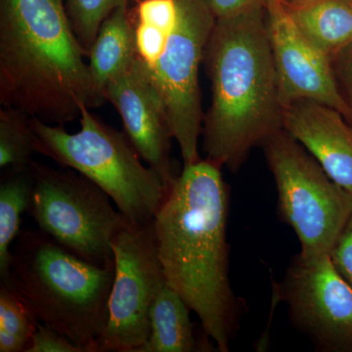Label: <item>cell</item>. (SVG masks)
<instances>
[{
	"label": "cell",
	"mask_w": 352,
	"mask_h": 352,
	"mask_svg": "<svg viewBox=\"0 0 352 352\" xmlns=\"http://www.w3.org/2000/svg\"><path fill=\"white\" fill-rule=\"evenodd\" d=\"M229 203L221 168L200 160L184 164L153 220L166 284L195 312L220 352L230 349L243 312L229 278Z\"/></svg>",
	"instance_id": "obj_1"
},
{
	"label": "cell",
	"mask_w": 352,
	"mask_h": 352,
	"mask_svg": "<svg viewBox=\"0 0 352 352\" xmlns=\"http://www.w3.org/2000/svg\"><path fill=\"white\" fill-rule=\"evenodd\" d=\"M64 0H0V103L50 124L107 99L85 62Z\"/></svg>",
	"instance_id": "obj_2"
},
{
	"label": "cell",
	"mask_w": 352,
	"mask_h": 352,
	"mask_svg": "<svg viewBox=\"0 0 352 352\" xmlns=\"http://www.w3.org/2000/svg\"><path fill=\"white\" fill-rule=\"evenodd\" d=\"M204 62L212 85L204 151L219 168L237 170L254 146L283 129L266 7L217 19Z\"/></svg>",
	"instance_id": "obj_3"
},
{
	"label": "cell",
	"mask_w": 352,
	"mask_h": 352,
	"mask_svg": "<svg viewBox=\"0 0 352 352\" xmlns=\"http://www.w3.org/2000/svg\"><path fill=\"white\" fill-rule=\"evenodd\" d=\"M115 263L99 266L72 254L41 231H21L11 248L8 282L39 323L83 352H99L109 316Z\"/></svg>",
	"instance_id": "obj_4"
},
{
	"label": "cell",
	"mask_w": 352,
	"mask_h": 352,
	"mask_svg": "<svg viewBox=\"0 0 352 352\" xmlns=\"http://www.w3.org/2000/svg\"><path fill=\"white\" fill-rule=\"evenodd\" d=\"M80 131L69 133L31 117L38 154L61 168L87 176L112 199L116 208L132 223H149L168 196L161 176L145 166L126 134L102 122L83 107Z\"/></svg>",
	"instance_id": "obj_5"
},
{
	"label": "cell",
	"mask_w": 352,
	"mask_h": 352,
	"mask_svg": "<svg viewBox=\"0 0 352 352\" xmlns=\"http://www.w3.org/2000/svg\"><path fill=\"white\" fill-rule=\"evenodd\" d=\"M276 183L280 217L292 227L303 256L330 254L352 212V194L284 129L263 142Z\"/></svg>",
	"instance_id": "obj_6"
},
{
	"label": "cell",
	"mask_w": 352,
	"mask_h": 352,
	"mask_svg": "<svg viewBox=\"0 0 352 352\" xmlns=\"http://www.w3.org/2000/svg\"><path fill=\"white\" fill-rule=\"evenodd\" d=\"M31 168L34 188L27 214L38 230L88 263H115L113 239L127 219L108 194L72 168H53L34 160Z\"/></svg>",
	"instance_id": "obj_7"
},
{
	"label": "cell",
	"mask_w": 352,
	"mask_h": 352,
	"mask_svg": "<svg viewBox=\"0 0 352 352\" xmlns=\"http://www.w3.org/2000/svg\"><path fill=\"white\" fill-rule=\"evenodd\" d=\"M177 19L166 50L148 67L164 102L173 138L184 164L200 161L199 138L205 115L201 111L199 69L215 21L205 0H176Z\"/></svg>",
	"instance_id": "obj_8"
},
{
	"label": "cell",
	"mask_w": 352,
	"mask_h": 352,
	"mask_svg": "<svg viewBox=\"0 0 352 352\" xmlns=\"http://www.w3.org/2000/svg\"><path fill=\"white\" fill-rule=\"evenodd\" d=\"M115 279L99 352H138L151 332L150 312L166 284L153 221L126 220L112 242Z\"/></svg>",
	"instance_id": "obj_9"
},
{
	"label": "cell",
	"mask_w": 352,
	"mask_h": 352,
	"mask_svg": "<svg viewBox=\"0 0 352 352\" xmlns=\"http://www.w3.org/2000/svg\"><path fill=\"white\" fill-rule=\"evenodd\" d=\"M278 289L294 325L319 351L352 352V288L330 254H298Z\"/></svg>",
	"instance_id": "obj_10"
},
{
	"label": "cell",
	"mask_w": 352,
	"mask_h": 352,
	"mask_svg": "<svg viewBox=\"0 0 352 352\" xmlns=\"http://www.w3.org/2000/svg\"><path fill=\"white\" fill-rule=\"evenodd\" d=\"M266 22L283 108L303 99L320 102L351 122L352 109L340 91L332 60L303 36L279 0L268 2Z\"/></svg>",
	"instance_id": "obj_11"
},
{
	"label": "cell",
	"mask_w": 352,
	"mask_h": 352,
	"mask_svg": "<svg viewBox=\"0 0 352 352\" xmlns=\"http://www.w3.org/2000/svg\"><path fill=\"white\" fill-rule=\"evenodd\" d=\"M105 95L119 112L127 138L139 156L170 190L178 176L170 157L173 132L149 69L138 55L124 74L109 82Z\"/></svg>",
	"instance_id": "obj_12"
},
{
	"label": "cell",
	"mask_w": 352,
	"mask_h": 352,
	"mask_svg": "<svg viewBox=\"0 0 352 352\" xmlns=\"http://www.w3.org/2000/svg\"><path fill=\"white\" fill-rule=\"evenodd\" d=\"M283 129L352 194V126L342 113L320 102L295 101L284 108Z\"/></svg>",
	"instance_id": "obj_13"
},
{
	"label": "cell",
	"mask_w": 352,
	"mask_h": 352,
	"mask_svg": "<svg viewBox=\"0 0 352 352\" xmlns=\"http://www.w3.org/2000/svg\"><path fill=\"white\" fill-rule=\"evenodd\" d=\"M129 3V0H122L104 21L88 53L92 78L105 97L109 82L124 74L136 58L134 25Z\"/></svg>",
	"instance_id": "obj_14"
},
{
	"label": "cell",
	"mask_w": 352,
	"mask_h": 352,
	"mask_svg": "<svg viewBox=\"0 0 352 352\" xmlns=\"http://www.w3.org/2000/svg\"><path fill=\"white\" fill-rule=\"evenodd\" d=\"M286 9L303 36L332 61L352 43V0H316Z\"/></svg>",
	"instance_id": "obj_15"
},
{
	"label": "cell",
	"mask_w": 352,
	"mask_h": 352,
	"mask_svg": "<svg viewBox=\"0 0 352 352\" xmlns=\"http://www.w3.org/2000/svg\"><path fill=\"white\" fill-rule=\"evenodd\" d=\"M191 311L187 303L168 284L160 289L150 312L151 332L138 352L198 351Z\"/></svg>",
	"instance_id": "obj_16"
},
{
	"label": "cell",
	"mask_w": 352,
	"mask_h": 352,
	"mask_svg": "<svg viewBox=\"0 0 352 352\" xmlns=\"http://www.w3.org/2000/svg\"><path fill=\"white\" fill-rule=\"evenodd\" d=\"M32 188L31 164L6 168L0 178V279L8 276L11 248L20 235L22 215L31 205Z\"/></svg>",
	"instance_id": "obj_17"
},
{
	"label": "cell",
	"mask_w": 352,
	"mask_h": 352,
	"mask_svg": "<svg viewBox=\"0 0 352 352\" xmlns=\"http://www.w3.org/2000/svg\"><path fill=\"white\" fill-rule=\"evenodd\" d=\"M134 25L136 55L148 67L156 63L177 19L176 0H136Z\"/></svg>",
	"instance_id": "obj_18"
},
{
	"label": "cell",
	"mask_w": 352,
	"mask_h": 352,
	"mask_svg": "<svg viewBox=\"0 0 352 352\" xmlns=\"http://www.w3.org/2000/svg\"><path fill=\"white\" fill-rule=\"evenodd\" d=\"M38 324L12 285L0 280V352H27Z\"/></svg>",
	"instance_id": "obj_19"
},
{
	"label": "cell",
	"mask_w": 352,
	"mask_h": 352,
	"mask_svg": "<svg viewBox=\"0 0 352 352\" xmlns=\"http://www.w3.org/2000/svg\"><path fill=\"white\" fill-rule=\"evenodd\" d=\"M38 154L36 138L31 117L18 109L0 111V168L29 166L32 156Z\"/></svg>",
	"instance_id": "obj_20"
},
{
	"label": "cell",
	"mask_w": 352,
	"mask_h": 352,
	"mask_svg": "<svg viewBox=\"0 0 352 352\" xmlns=\"http://www.w3.org/2000/svg\"><path fill=\"white\" fill-rule=\"evenodd\" d=\"M122 0H65L72 29L85 50L89 53L102 24Z\"/></svg>",
	"instance_id": "obj_21"
},
{
	"label": "cell",
	"mask_w": 352,
	"mask_h": 352,
	"mask_svg": "<svg viewBox=\"0 0 352 352\" xmlns=\"http://www.w3.org/2000/svg\"><path fill=\"white\" fill-rule=\"evenodd\" d=\"M27 352H83V351L61 333L38 322V327L32 337L31 346Z\"/></svg>",
	"instance_id": "obj_22"
},
{
	"label": "cell",
	"mask_w": 352,
	"mask_h": 352,
	"mask_svg": "<svg viewBox=\"0 0 352 352\" xmlns=\"http://www.w3.org/2000/svg\"><path fill=\"white\" fill-rule=\"evenodd\" d=\"M329 254L335 267L352 288V212Z\"/></svg>",
	"instance_id": "obj_23"
},
{
	"label": "cell",
	"mask_w": 352,
	"mask_h": 352,
	"mask_svg": "<svg viewBox=\"0 0 352 352\" xmlns=\"http://www.w3.org/2000/svg\"><path fill=\"white\" fill-rule=\"evenodd\" d=\"M333 68L340 91L352 109V43L333 60Z\"/></svg>",
	"instance_id": "obj_24"
},
{
	"label": "cell",
	"mask_w": 352,
	"mask_h": 352,
	"mask_svg": "<svg viewBox=\"0 0 352 352\" xmlns=\"http://www.w3.org/2000/svg\"><path fill=\"white\" fill-rule=\"evenodd\" d=\"M217 19L245 12L256 7L267 6L270 0H205Z\"/></svg>",
	"instance_id": "obj_25"
},
{
	"label": "cell",
	"mask_w": 352,
	"mask_h": 352,
	"mask_svg": "<svg viewBox=\"0 0 352 352\" xmlns=\"http://www.w3.org/2000/svg\"><path fill=\"white\" fill-rule=\"evenodd\" d=\"M286 8H295V7L305 6L310 2L316 1V0H279Z\"/></svg>",
	"instance_id": "obj_26"
},
{
	"label": "cell",
	"mask_w": 352,
	"mask_h": 352,
	"mask_svg": "<svg viewBox=\"0 0 352 352\" xmlns=\"http://www.w3.org/2000/svg\"><path fill=\"white\" fill-rule=\"evenodd\" d=\"M349 124H351V126H352V120H351V122H349Z\"/></svg>",
	"instance_id": "obj_27"
}]
</instances>
